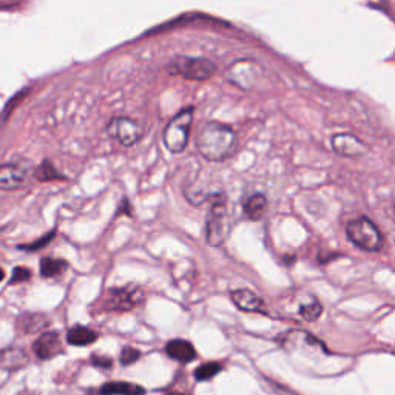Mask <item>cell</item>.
I'll return each mask as SVG.
<instances>
[{"label":"cell","mask_w":395,"mask_h":395,"mask_svg":"<svg viewBox=\"0 0 395 395\" xmlns=\"http://www.w3.org/2000/svg\"><path fill=\"white\" fill-rule=\"evenodd\" d=\"M196 147L207 161L221 163L229 158L237 147V134L229 125L208 122L198 134Z\"/></svg>","instance_id":"cell-1"},{"label":"cell","mask_w":395,"mask_h":395,"mask_svg":"<svg viewBox=\"0 0 395 395\" xmlns=\"http://www.w3.org/2000/svg\"><path fill=\"white\" fill-rule=\"evenodd\" d=\"M210 201H212V206H210L206 221V240L210 246L218 247L224 244L230 232L229 212H227L225 196L221 193H213Z\"/></svg>","instance_id":"cell-2"},{"label":"cell","mask_w":395,"mask_h":395,"mask_svg":"<svg viewBox=\"0 0 395 395\" xmlns=\"http://www.w3.org/2000/svg\"><path fill=\"white\" fill-rule=\"evenodd\" d=\"M348 238L366 252H378L383 247V237L378 227L366 216H360L346 225Z\"/></svg>","instance_id":"cell-3"},{"label":"cell","mask_w":395,"mask_h":395,"mask_svg":"<svg viewBox=\"0 0 395 395\" xmlns=\"http://www.w3.org/2000/svg\"><path fill=\"white\" fill-rule=\"evenodd\" d=\"M167 71L173 76H182L189 81L203 82L213 78L216 73V65L206 57H186L181 56L175 59L167 66Z\"/></svg>","instance_id":"cell-4"},{"label":"cell","mask_w":395,"mask_h":395,"mask_svg":"<svg viewBox=\"0 0 395 395\" xmlns=\"http://www.w3.org/2000/svg\"><path fill=\"white\" fill-rule=\"evenodd\" d=\"M193 122V108H186L167 124L164 130V144L172 153H182L189 144V134Z\"/></svg>","instance_id":"cell-5"},{"label":"cell","mask_w":395,"mask_h":395,"mask_svg":"<svg viewBox=\"0 0 395 395\" xmlns=\"http://www.w3.org/2000/svg\"><path fill=\"white\" fill-rule=\"evenodd\" d=\"M144 301V290L139 285L127 284L122 288L108 289L102 306L107 312H129Z\"/></svg>","instance_id":"cell-6"},{"label":"cell","mask_w":395,"mask_h":395,"mask_svg":"<svg viewBox=\"0 0 395 395\" xmlns=\"http://www.w3.org/2000/svg\"><path fill=\"white\" fill-rule=\"evenodd\" d=\"M108 136L116 139L124 147L134 146L142 138V127L129 117H114L107 125Z\"/></svg>","instance_id":"cell-7"},{"label":"cell","mask_w":395,"mask_h":395,"mask_svg":"<svg viewBox=\"0 0 395 395\" xmlns=\"http://www.w3.org/2000/svg\"><path fill=\"white\" fill-rule=\"evenodd\" d=\"M332 148L335 153L344 158H358V156H363L367 151L365 142L349 133L334 134Z\"/></svg>","instance_id":"cell-8"},{"label":"cell","mask_w":395,"mask_h":395,"mask_svg":"<svg viewBox=\"0 0 395 395\" xmlns=\"http://www.w3.org/2000/svg\"><path fill=\"white\" fill-rule=\"evenodd\" d=\"M227 79L240 88H250L258 79V66L250 61H238L227 70Z\"/></svg>","instance_id":"cell-9"},{"label":"cell","mask_w":395,"mask_h":395,"mask_svg":"<svg viewBox=\"0 0 395 395\" xmlns=\"http://www.w3.org/2000/svg\"><path fill=\"white\" fill-rule=\"evenodd\" d=\"M33 350L40 360H52L62 354V340L54 331L45 332L33 344Z\"/></svg>","instance_id":"cell-10"},{"label":"cell","mask_w":395,"mask_h":395,"mask_svg":"<svg viewBox=\"0 0 395 395\" xmlns=\"http://www.w3.org/2000/svg\"><path fill=\"white\" fill-rule=\"evenodd\" d=\"M230 298L238 309L244 312H255V314H267L266 302L263 298H259L255 292L249 289H237L232 290Z\"/></svg>","instance_id":"cell-11"},{"label":"cell","mask_w":395,"mask_h":395,"mask_svg":"<svg viewBox=\"0 0 395 395\" xmlns=\"http://www.w3.org/2000/svg\"><path fill=\"white\" fill-rule=\"evenodd\" d=\"M27 175L19 165L0 164V190H16L23 187Z\"/></svg>","instance_id":"cell-12"},{"label":"cell","mask_w":395,"mask_h":395,"mask_svg":"<svg viewBox=\"0 0 395 395\" xmlns=\"http://www.w3.org/2000/svg\"><path fill=\"white\" fill-rule=\"evenodd\" d=\"M165 352L172 360L179 361V363H190L196 358V349L187 340L175 338L165 344Z\"/></svg>","instance_id":"cell-13"},{"label":"cell","mask_w":395,"mask_h":395,"mask_svg":"<svg viewBox=\"0 0 395 395\" xmlns=\"http://www.w3.org/2000/svg\"><path fill=\"white\" fill-rule=\"evenodd\" d=\"M28 355L23 349L8 348L0 350V369L4 371H18V369L27 366Z\"/></svg>","instance_id":"cell-14"},{"label":"cell","mask_w":395,"mask_h":395,"mask_svg":"<svg viewBox=\"0 0 395 395\" xmlns=\"http://www.w3.org/2000/svg\"><path fill=\"white\" fill-rule=\"evenodd\" d=\"M98 338L99 334L96 331L82 324H76L70 327V331L66 332V341H69L71 346H88V344H93Z\"/></svg>","instance_id":"cell-15"},{"label":"cell","mask_w":395,"mask_h":395,"mask_svg":"<svg viewBox=\"0 0 395 395\" xmlns=\"http://www.w3.org/2000/svg\"><path fill=\"white\" fill-rule=\"evenodd\" d=\"M100 395H146V389L129 382H108L100 386Z\"/></svg>","instance_id":"cell-16"},{"label":"cell","mask_w":395,"mask_h":395,"mask_svg":"<svg viewBox=\"0 0 395 395\" xmlns=\"http://www.w3.org/2000/svg\"><path fill=\"white\" fill-rule=\"evenodd\" d=\"M48 323L45 314H23L18 318V329L25 334H35L47 327Z\"/></svg>","instance_id":"cell-17"},{"label":"cell","mask_w":395,"mask_h":395,"mask_svg":"<svg viewBox=\"0 0 395 395\" xmlns=\"http://www.w3.org/2000/svg\"><path fill=\"white\" fill-rule=\"evenodd\" d=\"M69 263L61 258L44 257L40 259V276L42 278H57L66 272Z\"/></svg>","instance_id":"cell-18"},{"label":"cell","mask_w":395,"mask_h":395,"mask_svg":"<svg viewBox=\"0 0 395 395\" xmlns=\"http://www.w3.org/2000/svg\"><path fill=\"white\" fill-rule=\"evenodd\" d=\"M242 208H244V215L249 218V220L258 221L261 220L266 213L267 199L264 195H261V193H257V195H252L250 198H247Z\"/></svg>","instance_id":"cell-19"},{"label":"cell","mask_w":395,"mask_h":395,"mask_svg":"<svg viewBox=\"0 0 395 395\" xmlns=\"http://www.w3.org/2000/svg\"><path fill=\"white\" fill-rule=\"evenodd\" d=\"M35 176H36L37 181H42V182H47V181H65L66 179L65 176L61 172H59L56 167L49 161L42 163L36 169Z\"/></svg>","instance_id":"cell-20"},{"label":"cell","mask_w":395,"mask_h":395,"mask_svg":"<svg viewBox=\"0 0 395 395\" xmlns=\"http://www.w3.org/2000/svg\"><path fill=\"white\" fill-rule=\"evenodd\" d=\"M221 363H216V361H208V363L201 365L195 369V378L198 382H208L212 380L216 374L221 372Z\"/></svg>","instance_id":"cell-21"},{"label":"cell","mask_w":395,"mask_h":395,"mask_svg":"<svg viewBox=\"0 0 395 395\" xmlns=\"http://www.w3.org/2000/svg\"><path fill=\"white\" fill-rule=\"evenodd\" d=\"M322 312H323V306L318 300H310L309 302H305V305L300 306V314L306 322L318 320Z\"/></svg>","instance_id":"cell-22"},{"label":"cell","mask_w":395,"mask_h":395,"mask_svg":"<svg viewBox=\"0 0 395 395\" xmlns=\"http://www.w3.org/2000/svg\"><path fill=\"white\" fill-rule=\"evenodd\" d=\"M56 233H57V230L53 229V230H49L48 233H45L44 237H40L39 240L30 242V244H22V246H18V247L20 250H25V252H37L40 249H44L45 246H48L49 242L53 241V238L56 237Z\"/></svg>","instance_id":"cell-23"},{"label":"cell","mask_w":395,"mask_h":395,"mask_svg":"<svg viewBox=\"0 0 395 395\" xmlns=\"http://www.w3.org/2000/svg\"><path fill=\"white\" fill-rule=\"evenodd\" d=\"M141 358V352L134 348H124L121 352V365L122 366H130L133 363H136V361Z\"/></svg>","instance_id":"cell-24"},{"label":"cell","mask_w":395,"mask_h":395,"mask_svg":"<svg viewBox=\"0 0 395 395\" xmlns=\"http://www.w3.org/2000/svg\"><path fill=\"white\" fill-rule=\"evenodd\" d=\"M31 276H33V272L30 271V269H28V267L19 266V267H16V269H14V271H13V275H11L10 284H18V283H25V281H30V280H31Z\"/></svg>","instance_id":"cell-25"},{"label":"cell","mask_w":395,"mask_h":395,"mask_svg":"<svg viewBox=\"0 0 395 395\" xmlns=\"http://www.w3.org/2000/svg\"><path fill=\"white\" fill-rule=\"evenodd\" d=\"M91 363H93V366H98V367H112L113 365V360L110 357H105V355H99V354H93L91 355Z\"/></svg>","instance_id":"cell-26"},{"label":"cell","mask_w":395,"mask_h":395,"mask_svg":"<svg viewBox=\"0 0 395 395\" xmlns=\"http://www.w3.org/2000/svg\"><path fill=\"white\" fill-rule=\"evenodd\" d=\"M121 213H125V215H129V216H131V215H133L131 203H129V199H124V201H122L121 208L117 210V215H121Z\"/></svg>","instance_id":"cell-27"},{"label":"cell","mask_w":395,"mask_h":395,"mask_svg":"<svg viewBox=\"0 0 395 395\" xmlns=\"http://www.w3.org/2000/svg\"><path fill=\"white\" fill-rule=\"evenodd\" d=\"M4 278H5V271H4L2 267H0V283L4 281Z\"/></svg>","instance_id":"cell-28"},{"label":"cell","mask_w":395,"mask_h":395,"mask_svg":"<svg viewBox=\"0 0 395 395\" xmlns=\"http://www.w3.org/2000/svg\"><path fill=\"white\" fill-rule=\"evenodd\" d=\"M169 395H189V394H182V392H170Z\"/></svg>","instance_id":"cell-29"}]
</instances>
